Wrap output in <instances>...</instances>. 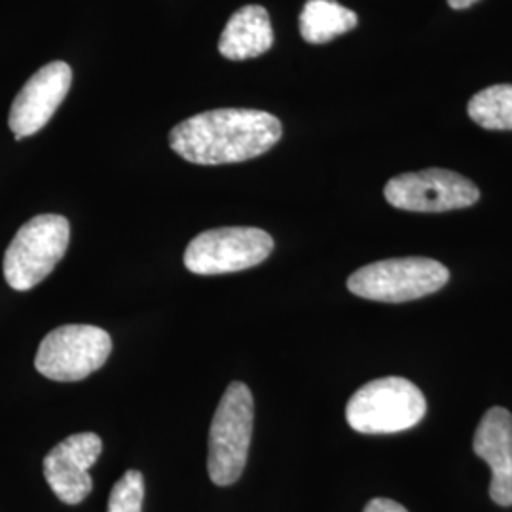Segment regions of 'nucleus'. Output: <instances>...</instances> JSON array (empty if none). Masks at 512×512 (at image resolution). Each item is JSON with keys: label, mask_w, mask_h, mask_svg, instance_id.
<instances>
[{"label": "nucleus", "mask_w": 512, "mask_h": 512, "mask_svg": "<svg viewBox=\"0 0 512 512\" xmlns=\"http://www.w3.org/2000/svg\"><path fill=\"white\" fill-rule=\"evenodd\" d=\"M281 135V122L270 112L219 109L186 118L171 129L169 145L190 164H238L266 154Z\"/></svg>", "instance_id": "nucleus-1"}, {"label": "nucleus", "mask_w": 512, "mask_h": 512, "mask_svg": "<svg viewBox=\"0 0 512 512\" xmlns=\"http://www.w3.org/2000/svg\"><path fill=\"white\" fill-rule=\"evenodd\" d=\"M255 401L243 382H232L220 399L209 429L207 471L217 486L238 482L249 458L253 439Z\"/></svg>", "instance_id": "nucleus-2"}, {"label": "nucleus", "mask_w": 512, "mask_h": 512, "mask_svg": "<svg viewBox=\"0 0 512 512\" xmlns=\"http://www.w3.org/2000/svg\"><path fill=\"white\" fill-rule=\"evenodd\" d=\"M427 412L420 387L389 376L372 380L353 393L346 406L349 427L363 435L401 433L418 425Z\"/></svg>", "instance_id": "nucleus-3"}, {"label": "nucleus", "mask_w": 512, "mask_h": 512, "mask_svg": "<svg viewBox=\"0 0 512 512\" xmlns=\"http://www.w3.org/2000/svg\"><path fill=\"white\" fill-rule=\"evenodd\" d=\"M71 241V224L61 215L25 222L4 255V279L14 291H31L54 272Z\"/></svg>", "instance_id": "nucleus-4"}, {"label": "nucleus", "mask_w": 512, "mask_h": 512, "mask_svg": "<svg viewBox=\"0 0 512 512\" xmlns=\"http://www.w3.org/2000/svg\"><path fill=\"white\" fill-rule=\"evenodd\" d=\"M450 279L444 264L433 258H389L349 275L348 289L366 300L401 304L437 293Z\"/></svg>", "instance_id": "nucleus-5"}, {"label": "nucleus", "mask_w": 512, "mask_h": 512, "mask_svg": "<svg viewBox=\"0 0 512 512\" xmlns=\"http://www.w3.org/2000/svg\"><path fill=\"white\" fill-rule=\"evenodd\" d=\"M112 340L107 330L93 325H65L44 336L35 366L54 382H80L107 363Z\"/></svg>", "instance_id": "nucleus-6"}, {"label": "nucleus", "mask_w": 512, "mask_h": 512, "mask_svg": "<svg viewBox=\"0 0 512 512\" xmlns=\"http://www.w3.org/2000/svg\"><path fill=\"white\" fill-rule=\"evenodd\" d=\"M272 251L274 239L260 228H215L188 243L184 266L196 275L232 274L258 266Z\"/></svg>", "instance_id": "nucleus-7"}, {"label": "nucleus", "mask_w": 512, "mask_h": 512, "mask_svg": "<svg viewBox=\"0 0 512 512\" xmlns=\"http://www.w3.org/2000/svg\"><path fill=\"white\" fill-rule=\"evenodd\" d=\"M389 205L412 213H444L471 207L480 200L476 184L448 169H423L404 173L385 184Z\"/></svg>", "instance_id": "nucleus-8"}, {"label": "nucleus", "mask_w": 512, "mask_h": 512, "mask_svg": "<svg viewBox=\"0 0 512 512\" xmlns=\"http://www.w3.org/2000/svg\"><path fill=\"white\" fill-rule=\"evenodd\" d=\"M73 84V71L67 63L54 61L42 67L21 88L8 116V126L16 139L31 137L44 128L63 103Z\"/></svg>", "instance_id": "nucleus-9"}, {"label": "nucleus", "mask_w": 512, "mask_h": 512, "mask_svg": "<svg viewBox=\"0 0 512 512\" xmlns=\"http://www.w3.org/2000/svg\"><path fill=\"white\" fill-rule=\"evenodd\" d=\"M103 452V440L95 433H78L59 442L44 458V478L59 501L78 505L92 494L90 469Z\"/></svg>", "instance_id": "nucleus-10"}, {"label": "nucleus", "mask_w": 512, "mask_h": 512, "mask_svg": "<svg viewBox=\"0 0 512 512\" xmlns=\"http://www.w3.org/2000/svg\"><path fill=\"white\" fill-rule=\"evenodd\" d=\"M473 450L492 469L490 495L497 505H512V414L507 408H490L476 427Z\"/></svg>", "instance_id": "nucleus-11"}, {"label": "nucleus", "mask_w": 512, "mask_h": 512, "mask_svg": "<svg viewBox=\"0 0 512 512\" xmlns=\"http://www.w3.org/2000/svg\"><path fill=\"white\" fill-rule=\"evenodd\" d=\"M274 44L270 16L262 6H243L228 19L219 40V52L226 59L245 61L266 54Z\"/></svg>", "instance_id": "nucleus-12"}, {"label": "nucleus", "mask_w": 512, "mask_h": 512, "mask_svg": "<svg viewBox=\"0 0 512 512\" xmlns=\"http://www.w3.org/2000/svg\"><path fill=\"white\" fill-rule=\"evenodd\" d=\"M357 21L353 10L334 0H308L300 14V35L310 44H325L355 29Z\"/></svg>", "instance_id": "nucleus-13"}, {"label": "nucleus", "mask_w": 512, "mask_h": 512, "mask_svg": "<svg viewBox=\"0 0 512 512\" xmlns=\"http://www.w3.org/2000/svg\"><path fill=\"white\" fill-rule=\"evenodd\" d=\"M467 112L480 128L512 129V84L490 86L476 93L467 105Z\"/></svg>", "instance_id": "nucleus-14"}, {"label": "nucleus", "mask_w": 512, "mask_h": 512, "mask_svg": "<svg viewBox=\"0 0 512 512\" xmlns=\"http://www.w3.org/2000/svg\"><path fill=\"white\" fill-rule=\"evenodd\" d=\"M145 478L139 471H128L122 476L109 497V512H143Z\"/></svg>", "instance_id": "nucleus-15"}, {"label": "nucleus", "mask_w": 512, "mask_h": 512, "mask_svg": "<svg viewBox=\"0 0 512 512\" xmlns=\"http://www.w3.org/2000/svg\"><path fill=\"white\" fill-rule=\"evenodd\" d=\"M363 512H408L404 509L401 503L397 501H391V499H384V497H378V499H372L368 501V505L365 507Z\"/></svg>", "instance_id": "nucleus-16"}, {"label": "nucleus", "mask_w": 512, "mask_h": 512, "mask_svg": "<svg viewBox=\"0 0 512 512\" xmlns=\"http://www.w3.org/2000/svg\"><path fill=\"white\" fill-rule=\"evenodd\" d=\"M480 2V0H448V4L454 8V10H465V8H471L473 4Z\"/></svg>", "instance_id": "nucleus-17"}]
</instances>
